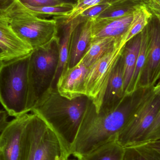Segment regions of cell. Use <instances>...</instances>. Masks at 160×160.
Masks as SVG:
<instances>
[{
    "label": "cell",
    "instance_id": "74e56055",
    "mask_svg": "<svg viewBox=\"0 0 160 160\" xmlns=\"http://www.w3.org/2000/svg\"><path fill=\"white\" fill-rule=\"evenodd\" d=\"M66 160H79L78 159H69V158L68 159H67Z\"/></svg>",
    "mask_w": 160,
    "mask_h": 160
},
{
    "label": "cell",
    "instance_id": "1f68e13d",
    "mask_svg": "<svg viewBox=\"0 0 160 160\" xmlns=\"http://www.w3.org/2000/svg\"><path fill=\"white\" fill-rule=\"evenodd\" d=\"M149 146L151 147L152 148L158 151L160 154V139L152 141L147 143Z\"/></svg>",
    "mask_w": 160,
    "mask_h": 160
},
{
    "label": "cell",
    "instance_id": "f35d334b",
    "mask_svg": "<svg viewBox=\"0 0 160 160\" xmlns=\"http://www.w3.org/2000/svg\"><path fill=\"white\" fill-rule=\"evenodd\" d=\"M157 18H158V19L159 20L160 22V17H158Z\"/></svg>",
    "mask_w": 160,
    "mask_h": 160
},
{
    "label": "cell",
    "instance_id": "7402d4cb",
    "mask_svg": "<svg viewBox=\"0 0 160 160\" xmlns=\"http://www.w3.org/2000/svg\"><path fill=\"white\" fill-rule=\"evenodd\" d=\"M122 160H160V154L145 143L124 148Z\"/></svg>",
    "mask_w": 160,
    "mask_h": 160
},
{
    "label": "cell",
    "instance_id": "7a4b0ae2",
    "mask_svg": "<svg viewBox=\"0 0 160 160\" xmlns=\"http://www.w3.org/2000/svg\"><path fill=\"white\" fill-rule=\"evenodd\" d=\"M89 99L86 96L69 99L61 96L56 88L51 87L43 93L31 111L40 115L50 126L69 157Z\"/></svg>",
    "mask_w": 160,
    "mask_h": 160
},
{
    "label": "cell",
    "instance_id": "4316f807",
    "mask_svg": "<svg viewBox=\"0 0 160 160\" xmlns=\"http://www.w3.org/2000/svg\"><path fill=\"white\" fill-rule=\"evenodd\" d=\"M142 4L153 16H160V0H143Z\"/></svg>",
    "mask_w": 160,
    "mask_h": 160
},
{
    "label": "cell",
    "instance_id": "3957f363",
    "mask_svg": "<svg viewBox=\"0 0 160 160\" xmlns=\"http://www.w3.org/2000/svg\"><path fill=\"white\" fill-rule=\"evenodd\" d=\"M3 17L17 36L33 50L44 48L59 38V22L35 16L19 0H14Z\"/></svg>",
    "mask_w": 160,
    "mask_h": 160
},
{
    "label": "cell",
    "instance_id": "5b68a950",
    "mask_svg": "<svg viewBox=\"0 0 160 160\" xmlns=\"http://www.w3.org/2000/svg\"><path fill=\"white\" fill-rule=\"evenodd\" d=\"M60 38L48 47L33 50L28 66L29 93L27 112L32 111L43 93L54 87V78L59 62Z\"/></svg>",
    "mask_w": 160,
    "mask_h": 160
},
{
    "label": "cell",
    "instance_id": "484cf974",
    "mask_svg": "<svg viewBox=\"0 0 160 160\" xmlns=\"http://www.w3.org/2000/svg\"><path fill=\"white\" fill-rule=\"evenodd\" d=\"M24 5L33 7H43L62 4L57 0H19Z\"/></svg>",
    "mask_w": 160,
    "mask_h": 160
},
{
    "label": "cell",
    "instance_id": "d590c367",
    "mask_svg": "<svg viewBox=\"0 0 160 160\" xmlns=\"http://www.w3.org/2000/svg\"><path fill=\"white\" fill-rule=\"evenodd\" d=\"M68 159V158H62L59 159H58V160H66L67 159Z\"/></svg>",
    "mask_w": 160,
    "mask_h": 160
},
{
    "label": "cell",
    "instance_id": "277c9868",
    "mask_svg": "<svg viewBox=\"0 0 160 160\" xmlns=\"http://www.w3.org/2000/svg\"><path fill=\"white\" fill-rule=\"evenodd\" d=\"M31 54L0 65V102L10 116L18 117L30 112L27 106Z\"/></svg>",
    "mask_w": 160,
    "mask_h": 160
},
{
    "label": "cell",
    "instance_id": "e0dca14e",
    "mask_svg": "<svg viewBox=\"0 0 160 160\" xmlns=\"http://www.w3.org/2000/svg\"><path fill=\"white\" fill-rule=\"evenodd\" d=\"M83 20L79 17L69 22L62 23L63 26L62 36L60 39L59 48V62L54 78V84H56L62 72L66 68L68 64L69 58V47H70V38L71 34L75 27Z\"/></svg>",
    "mask_w": 160,
    "mask_h": 160
},
{
    "label": "cell",
    "instance_id": "f546056e",
    "mask_svg": "<svg viewBox=\"0 0 160 160\" xmlns=\"http://www.w3.org/2000/svg\"><path fill=\"white\" fill-rule=\"evenodd\" d=\"M14 1V0H0V17L3 16L6 10Z\"/></svg>",
    "mask_w": 160,
    "mask_h": 160
},
{
    "label": "cell",
    "instance_id": "8fae6325",
    "mask_svg": "<svg viewBox=\"0 0 160 160\" xmlns=\"http://www.w3.org/2000/svg\"><path fill=\"white\" fill-rule=\"evenodd\" d=\"M133 17L134 12L120 18L96 19L91 21L92 38L112 37L123 40Z\"/></svg>",
    "mask_w": 160,
    "mask_h": 160
},
{
    "label": "cell",
    "instance_id": "44dd1931",
    "mask_svg": "<svg viewBox=\"0 0 160 160\" xmlns=\"http://www.w3.org/2000/svg\"><path fill=\"white\" fill-rule=\"evenodd\" d=\"M153 15L142 4L134 12L133 20L123 38V42L126 44L132 38L137 35L147 26Z\"/></svg>",
    "mask_w": 160,
    "mask_h": 160
},
{
    "label": "cell",
    "instance_id": "d6986e66",
    "mask_svg": "<svg viewBox=\"0 0 160 160\" xmlns=\"http://www.w3.org/2000/svg\"><path fill=\"white\" fill-rule=\"evenodd\" d=\"M124 148L116 141H111L94 149L79 160H122Z\"/></svg>",
    "mask_w": 160,
    "mask_h": 160
},
{
    "label": "cell",
    "instance_id": "f1b7e54d",
    "mask_svg": "<svg viewBox=\"0 0 160 160\" xmlns=\"http://www.w3.org/2000/svg\"><path fill=\"white\" fill-rule=\"evenodd\" d=\"M8 114L7 112L5 111H0V134L8 123Z\"/></svg>",
    "mask_w": 160,
    "mask_h": 160
},
{
    "label": "cell",
    "instance_id": "9a60e30c",
    "mask_svg": "<svg viewBox=\"0 0 160 160\" xmlns=\"http://www.w3.org/2000/svg\"><path fill=\"white\" fill-rule=\"evenodd\" d=\"M141 32L127 42L122 52L124 71V87L125 91L129 84L134 71L142 42Z\"/></svg>",
    "mask_w": 160,
    "mask_h": 160
},
{
    "label": "cell",
    "instance_id": "4fadbf2b",
    "mask_svg": "<svg viewBox=\"0 0 160 160\" xmlns=\"http://www.w3.org/2000/svg\"><path fill=\"white\" fill-rule=\"evenodd\" d=\"M91 39V20L82 21L71 34L68 68L73 67L80 62Z\"/></svg>",
    "mask_w": 160,
    "mask_h": 160
},
{
    "label": "cell",
    "instance_id": "2e32d148",
    "mask_svg": "<svg viewBox=\"0 0 160 160\" xmlns=\"http://www.w3.org/2000/svg\"><path fill=\"white\" fill-rule=\"evenodd\" d=\"M122 41L112 37L92 38L81 60L88 68Z\"/></svg>",
    "mask_w": 160,
    "mask_h": 160
},
{
    "label": "cell",
    "instance_id": "52a82bcc",
    "mask_svg": "<svg viewBox=\"0 0 160 160\" xmlns=\"http://www.w3.org/2000/svg\"><path fill=\"white\" fill-rule=\"evenodd\" d=\"M125 44L122 41L119 42L88 68L84 79L85 95L91 100L97 112L101 109L109 80Z\"/></svg>",
    "mask_w": 160,
    "mask_h": 160
},
{
    "label": "cell",
    "instance_id": "5bb4252c",
    "mask_svg": "<svg viewBox=\"0 0 160 160\" xmlns=\"http://www.w3.org/2000/svg\"><path fill=\"white\" fill-rule=\"evenodd\" d=\"M123 74V59L121 55L109 80L100 111L114 109L125 96Z\"/></svg>",
    "mask_w": 160,
    "mask_h": 160
},
{
    "label": "cell",
    "instance_id": "30bf717a",
    "mask_svg": "<svg viewBox=\"0 0 160 160\" xmlns=\"http://www.w3.org/2000/svg\"><path fill=\"white\" fill-rule=\"evenodd\" d=\"M88 69L81 60L75 66L65 68L55 85L58 93L70 100L85 96L84 79Z\"/></svg>",
    "mask_w": 160,
    "mask_h": 160
},
{
    "label": "cell",
    "instance_id": "ffe728a7",
    "mask_svg": "<svg viewBox=\"0 0 160 160\" xmlns=\"http://www.w3.org/2000/svg\"><path fill=\"white\" fill-rule=\"evenodd\" d=\"M143 0H115L97 19L120 18L133 13Z\"/></svg>",
    "mask_w": 160,
    "mask_h": 160
},
{
    "label": "cell",
    "instance_id": "e575fe53",
    "mask_svg": "<svg viewBox=\"0 0 160 160\" xmlns=\"http://www.w3.org/2000/svg\"><path fill=\"white\" fill-rule=\"evenodd\" d=\"M62 3L68 4L73 5L75 6L78 0H57Z\"/></svg>",
    "mask_w": 160,
    "mask_h": 160
},
{
    "label": "cell",
    "instance_id": "d4e9b609",
    "mask_svg": "<svg viewBox=\"0 0 160 160\" xmlns=\"http://www.w3.org/2000/svg\"><path fill=\"white\" fill-rule=\"evenodd\" d=\"M110 5V3L108 2L101 3L95 5L84 11L78 17L83 20H94L96 19L105 9H107Z\"/></svg>",
    "mask_w": 160,
    "mask_h": 160
},
{
    "label": "cell",
    "instance_id": "ac0fdd59",
    "mask_svg": "<svg viewBox=\"0 0 160 160\" xmlns=\"http://www.w3.org/2000/svg\"><path fill=\"white\" fill-rule=\"evenodd\" d=\"M141 48L136 62L134 72L128 86L125 91V95H131L139 89L141 75L145 64L148 45V25L142 32Z\"/></svg>",
    "mask_w": 160,
    "mask_h": 160
},
{
    "label": "cell",
    "instance_id": "836d02e7",
    "mask_svg": "<svg viewBox=\"0 0 160 160\" xmlns=\"http://www.w3.org/2000/svg\"><path fill=\"white\" fill-rule=\"evenodd\" d=\"M153 92L155 94L157 95H160V78L158 81L156 85L153 87Z\"/></svg>",
    "mask_w": 160,
    "mask_h": 160
},
{
    "label": "cell",
    "instance_id": "d6a6232c",
    "mask_svg": "<svg viewBox=\"0 0 160 160\" xmlns=\"http://www.w3.org/2000/svg\"><path fill=\"white\" fill-rule=\"evenodd\" d=\"M9 61L8 58L7 57L3 51L0 48V65L2 64L3 63Z\"/></svg>",
    "mask_w": 160,
    "mask_h": 160
},
{
    "label": "cell",
    "instance_id": "8d00e7d4",
    "mask_svg": "<svg viewBox=\"0 0 160 160\" xmlns=\"http://www.w3.org/2000/svg\"><path fill=\"white\" fill-rule=\"evenodd\" d=\"M115 1V0H108V2L111 3L112 2H113V1Z\"/></svg>",
    "mask_w": 160,
    "mask_h": 160
},
{
    "label": "cell",
    "instance_id": "9c48e42d",
    "mask_svg": "<svg viewBox=\"0 0 160 160\" xmlns=\"http://www.w3.org/2000/svg\"><path fill=\"white\" fill-rule=\"evenodd\" d=\"M148 45L139 88H153L160 78V22L152 16L148 24Z\"/></svg>",
    "mask_w": 160,
    "mask_h": 160
},
{
    "label": "cell",
    "instance_id": "6da1fadb",
    "mask_svg": "<svg viewBox=\"0 0 160 160\" xmlns=\"http://www.w3.org/2000/svg\"><path fill=\"white\" fill-rule=\"evenodd\" d=\"M151 88H139L131 95H125L114 109L101 110L99 112L89 99L70 155L79 160L99 147L116 141L134 110Z\"/></svg>",
    "mask_w": 160,
    "mask_h": 160
},
{
    "label": "cell",
    "instance_id": "7c38bea8",
    "mask_svg": "<svg viewBox=\"0 0 160 160\" xmlns=\"http://www.w3.org/2000/svg\"><path fill=\"white\" fill-rule=\"evenodd\" d=\"M0 48L9 61L28 56L33 51L16 35L3 16L0 17Z\"/></svg>",
    "mask_w": 160,
    "mask_h": 160
},
{
    "label": "cell",
    "instance_id": "cb8c5ba5",
    "mask_svg": "<svg viewBox=\"0 0 160 160\" xmlns=\"http://www.w3.org/2000/svg\"><path fill=\"white\" fill-rule=\"evenodd\" d=\"M108 2V0H78L72 12L67 17L60 18L63 20L62 22V23L69 22L78 17L84 11L93 6L101 3Z\"/></svg>",
    "mask_w": 160,
    "mask_h": 160
},
{
    "label": "cell",
    "instance_id": "603a6c76",
    "mask_svg": "<svg viewBox=\"0 0 160 160\" xmlns=\"http://www.w3.org/2000/svg\"><path fill=\"white\" fill-rule=\"evenodd\" d=\"M36 17L46 18L50 17L54 18L67 17L74 8L73 5L62 3L56 5L49 6L43 7H33L24 5Z\"/></svg>",
    "mask_w": 160,
    "mask_h": 160
},
{
    "label": "cell",
    "instance_id": "4dcf8cb0",
    "mask_svg": "<svg viewBox=\"0 0 160 160\" xmlns=\"http://www.w3.org/2000/svg\"><path fill=\"white\" fill-rule=\"evenodd\" d=\"M159 139H160V126L151 135H150L147 138L146 141L145 143L156 141V140H159Z\"/></svg>",
    "mask_w": 160,
    "mask_h": 160
},
{
    "label": "cell",
    "instance_id": "8992f818",
    "mask_svg": "<svg viewBox=\"0 0 160 160\" xmlns=\"http://www.w3.org/2000/svg\"><path fill=\"white\" fill-rule=\"evenodd\" d=\"M160 108V94L149 90L132 115L116 142L123 148L144 143L148 132Z\"/></svg>",
    "mask_w": 160,
    "mask_h": 160
},
{
    "label": "cell",
    "instance_id": "ba28073f",
    "mask_svg": "<svg viewBox=\"0 0 160 160\" xmlns=\"http://www.w3.org/2000/svg\"><path fill=\"white\" fill-rule=\"evenodd\" d=\"M9 121L0 134V160H29L31 136L27 122L31 112Z\"/></svg>",
    "mask_w": 160,
    "mask_h": 160
},
{
    "label": "cell",
    "instance_id": "83f0119b",
    "mask_svg": "<svg viewBox=\"0 0 160 160\" xmlns=\"http://www.w3.org/2000/svg\"><path fill=\"white\" fill-rule=\"evenodd\" d=\"M160 126V108L156 115L155 120L152 124V126L150 127L149 130L147 134L144 143H145L147 138L152 134Z\"/></svg>",
    "mask_w": 160,
    "mask_h": 160
}]
</instances>
